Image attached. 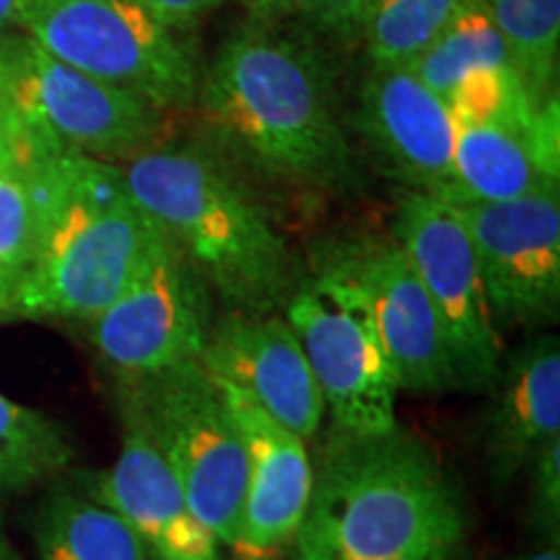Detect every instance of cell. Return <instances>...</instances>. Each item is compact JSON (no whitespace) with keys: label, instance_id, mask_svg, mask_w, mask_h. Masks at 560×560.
Segmentation results:
<instances>
[{"label":"cell","instance_id":"20","mask_svg":"<svg viewBox=\"0 0 560 560\" xmlns=\"http://www.w3.org/2000/svg\"><path fill=\"white\" fill-rule=\"evenodd\" d=\"M511 62L506 39L480 0H462L444 32L412 62V70L441 100L459 86L475 70Z\"/></svg>","mask_w":560,"mask_h":560},{"label":"cell","instance_id":"12","mask_svg":"<svg viewBox=\"0 0 560 560\" xmlns=\"http://www.w3.org/2000/svg\"><path fill=\"white\" fill-rule=\"evenodd\" d=\"M495 330H548L560 317V190L459 202Z\"/></svg>","mask_w":560,"mask_h":560},{"label":"cell","instance_id":"17","mask_svg":"<svg viewBox=\"0 0 560 560\" xmlns=\"http://www.w3.org/2000/svg\"><path fill=\"white\" fill-rule=\"evenodd\" d=\"M490 395L482 454L490 480L511 486L545 444L560 439L558 335L540 332L503 353Z\"/></svg>","mask_w":560,"mask_h":560},{"label":"cell","instance_id":"4","mask_svg":"<svg viewBox=\"0 0 560 560\" xmlns=\"http://www.w3.org/2000/svg\"><path fill=\"white\" fill-rule=\"evenodd\" d=\"M122 172L138 206L226 312H283L301 283L291 244L219 151L161 143Z\"/></svg>","mask_w":560,"mask_h":560},{"label":"cell","instance_id":"28","mask_svg":"<svg viewBox=\"0 0 560 560\" xmlns=\"http://www.w3.org/2000/svg\"><path fill=\"white\" fill-rule=\"evenodd\" d=\"M140 3L174 30L192 32L202 16H208L210 11L219 9L226 0H140Z\"/></svg>","mask_w":560,"mask_h":560},{"label":"cell","instance_id":"10","mask_svg":"<svg viewBox=\"0 0 560 560\" xmlns=\"http://www.w3.org/2000/svg\"><path fill=\"white\" fill-rule=\"evenodd\" d=\"M317 270L340 278L361 301L402 392L465 389L429 293L392 236L363 234L327 244Z\"/></svg>","mask_w":560,"mask_h":560},{"label":"cell","instance_id":"8","mask_svg":"<svg viewBox=\"0 0 560 560\" xmlns=\"http://www.w3.org/2000/svg\"><path fill=\"white\" fill-rule=\"evenodd\" d=\"M283 317L304 348L332 429L382 433L400 425V382L361 301L340 278L314 268L291 293Z\"/></svg>","mask_w":560,"mask_h":560},{"label":"cell","instance_id":"32","mask_svg":"<svg viewBox=\"0 0 560 560\" xmlns=\"http://www.w3.org/2000/svg\"><path fill=\"white\" fill-rule=\"evenodd\" d=\"M509 560H560V540H540L532 550H522Z\"/></svg>","mask_w":560,"mask_h":560},{"label":"cell","instance_id":"2","mask_svg":"<svg viewBox=\"0 0 560 560\" xmlns=\"http://www.w3.org/2000/svg\"><path fill=\"white\" fill-rule=\"evenodd\" d=\"M457 486L408 429L327 433L296 560H454L467 550Z\"/></svg>","mask_w":560,"mask_h":560},{"label":"cell","instance_id":"27","mask_svg":"<svg viewBox=\"0 0 560 560\" xmlns=\"http://www.w3.org/2000/svg\"><path fill=\"white\" fill-rule=\"evenodd\" d=\"M369 0H293L291 11L306 26L338 42H359L363 11Z\"/></svg>","mask_w":560,"mask_h":560},{"label":"cell","instance_id":"13","mask_svg":"<svg viewBox=\"0 0 560 560\" xmlns=\"http://www.w3.org/2000/svg\"><path fill=\"white\" fill-rule=\"evenodd\" d=\"M353 125L371 159L405 190L450 200L457 122L412 68H371Z\"/></svg>","mask_w":560,"mask_h":560},{"label":"cell","instance_id":"1","mask_svg":"<svg viewBox=\"0 0 560 560\" xmlns=\"http://www.w3.org/2000/svg\"><path fill=\"white\" fill-rule=\"evenodd\" d=\"M195 107L223 151L262 177L312 192L353 185L335 73L310 39L260 21L234 32L202 66Z\"/></svg>","mask_w":560,"mask_h":560},{"label":"cell","instance_id":"31","mask_svg":"<svg viewBox=\"0 0 560 560\" xmlns=\"http://www.w3.org/2000/svg\"><path fill=\"white\" fill-rule=\"evenodd\" d=\"M236 3H242L255 21H268L280 13H289L293 0H236Z\"/></svg>","mask_w":560,"mask_h":560},{"label":"cell","instance_id":"7","mask_svg":"<svg viewBox=\"0 0 560 560\" xmlns=\"http://www.w3.org/2000/svg\"><path fill=\"white\" fill-rule=\"evenodd\" d=\"M0 102L42 143L128 164L166 143L170 112L91 79L45 52L24 32L0 34Z\"/></svg>","mask_w":560,"mask_h":560},{"label":"cell","instance_id":"19","mask_svg":"<svg viewBox=\"0 0 560 560\" xmlns=\"http://www.w3.org/2000/svg\"><path fill=\"white\" fill-rule=\"evenodd\" d=\"M39 560H151L128 522L86 488H55L34 511Z\"/></svg>","mask_w":560,"mask_h":560},{"label":"cell","instance_id":"34","mask_svg":"<svg viewBox=\"0 0 560 560\" xmlns=\"http://www.w3.org/2000/svg\"><path fill=\"white\" fill-rule=\"evenodd\" d=\"M454 560H472V558H470V552L465 550V552H462V556H457V558H454Z\"/></svg>","mask_w":560,"mask_h":560},{"label":"cell","instance_id":"35","mask_svg":"<svg viewBox=\"0 0 560 560\" xmlns=\"http://www.w3.org/2000/svg\"><path fill=\"white\" fill-rule=\"evenodd\" d=\"M244 560H252V558H244ZM262 560H268V558H262Z\"/></svg>","mask_w":560,"mask_h":560},{"label":"cell","instance_id":"3","mask_svg":"<svg viewBox=\"0 0 560 560\" xmlns=\"http://www.w3.org/2000/svg\"><path fill=\"white\" fill-rule=\"evenodd\" d=\"M21 166L37 206V249L11 312L94 319L149 270L166 236L130 195L122 164L50 143Z\"/></svg>","mask_w":560,"mask_h":560},{"label":"cell","instance_id":"9","mask_svg":"<svg viewBox=\"0 0 560 560\" xmlns=\"http://www.w3.org/2000/svg\"><path fill=\"white\" fill-rule=\"evenodd\" d=\"M389 236L400 244L436 310L462 387L490 392L499 380L503 340L490 317L472 240L452 202L402 190Z\"/></svg>","mask_w":560,"mask_h":560},{"label":"cell","instance_id":"5","mask_svg":"<svg viewBox=\"0 0 560 560\" xmlns=\"http://www.w3.org/2000/svg\"><path fill=\"white\" fill-rule=\"evenodd\" d=\"M115 387L120 416L156 446L215 540L234 548L247 457L219 382L192 361Z\"/></svg>","mask_w":560,"mask_h":560},{"label":"cell","instance_id":"22","mask_svg":"<svg viewBox=\"0 0 560 560\" xmlns=\"http://www.w3.org/2000/svg\"><path fill=\"white\" fill-rule=\"evenodd\" d=\"M73 457V444L58 420L0 392V490L58 478Z\"/></svg>","mask_w":560,"mask_h":560},{"label":"cell","instance_id":"33","mask_svg":"<svg viewBox=\"0 0 560 560\" xmlns=\"http://www.w3.org/2000/svg\"><path fill=\"white\" fill-rule=\"evenodd\" d=\"M0 560H19L16 558V550H13V545L9 542V537H5L3 524H0Z\"/></svg>","mask_w":560,"mask_h":560},{"label":"cell","instance_id":"24","mask_svg":"<svg viewBox=\"0 0 560 560\" xmlns=\"http://www.w3.org/2000/svg\"><path fill=\"white\" fill-rule=\"evenodd\" d=\"M37 249V206L24 166L0 170V314L13 301L32 268Z\"/></svg>","mask_w":560,"mask_h":560},{"label":"cell","instance_id":"25","mask_svg":"<svg viewBox=\"0 0 560 560\" xmlns=\"http://www.w3.org/2000/svg\"><path fill=\"white\" fill-rule=\"evenodd\" d=\"M454 122L462 125H501V128H522L535 122L537 104L524 86L522 75L511 62L475 70L457 89L446 96Z\"/></svg>","mask_w":560,"mask_h":560},{"label":"cell","instance_id":"16","mask_svg":"<svg viewBox=\"0 0 560 560\" xmlns=\"http://www.w3.org/2000/svg\"><path fill=\"white\" fill-rule=\"evenodd\" d=\"M120 420L117 459L107 470L81 478V488L130 524L151 560H223V545L195 514L185 488L156 446L130 418L120 416Z\"/></svg>","mask_w":560,"mask_h":560},{"label":"cell","instance_id":"6","mask_svg":"<svg viewBox=\"0 0 560 560\" xmlns=\"http://www.w3.org/2000/svg\"><path fill=\"white\" fill-rule=\"evenodd\" d=\"M24 34L66 66L170 115L198 104L202 62L192 32L164 24L140 0H42Z\"/></svg>","mask_w":560,"mask_h":560},{"label":"cell","instance_id":"30","mask_svg":"<svg viewBox=\"0 0 560 560\" xmlns=\"http://www.w3.org/2000/svg\"><path fill=\"white\" fill-rule=\"evenodd\" d=\"M42 0H0V34L24 32L26 21L39 9Z\"/></svg>","mask_w":560,"mask_h":560},{"label":"cell","instance_id":"14","mask_svg":"<svg viewBox=\"0 0 560 560\" xmlns=\"http://www.w3.org/2000/svg\"><path fill=\"white\" fill-rule=\"evenodd\" d=\"M200 363L213 380L240 389L306 444L317 439L327 416L325 400L283 312L215 317Z\"/></svg>","mask_w":560,"mask_h":560},{"label":"cell","instance_id":"11","mask_svg":"<svg viewBox=\"0 0 560 560\" xmlns=\"http://www.w3.org/2000/svg\"><path fill=\"white\" fill-rule=\"evenodd\" d=\"M215 299L170 242L120 299L89 319V340L115 384L200 361Z\"/></svg>","mask_w":560,"mask_h":560},{"label":"cell","instance_id":"26","mask_svg":"<svg viewBox=\"0 0 560 560\" xmlns=\"http://www.w3.org/2000/svg\"><path fill=\"white\" fill-rule=\"evenodd\" d=\"M524 475H527V524L540 540H560V439L545 444Z\"/></svg>","mask_w":560,"mask_h":560},{"label":"cell","instance_id":"18","mask_svg":"<svg viewBox=\"0 0 560 560\" xmlns=\"http://www.w3.org/2000/svg\"><path fill=\"white\" fill-rule=\"evenodd\" d=\"M560 104L545 102L522 128L462 125L454 143L452 206L506 202L560 190Z\"/></svg>","mask_w":560,"mask_h":560},{"label":"cell","instance_id":"21","mask_svg":"<svg viewBox=\"0 0 560 560\" xmlns=\"http://www.w3.org/2000/svg\"><path fill=\"white\" fill-rule=\"evenodd\" d=\"M511 52V66L537 104L558 96L560 0H480Z\"/></svg>","mask_w":560,"mask_h":560},{"label":"cell","instance_id":"23","mask_svg":"<svg viewBox=\"0 0 560 560\" xmlns=\"http://www.w3.org/2000/svg\"><path fill=\"white\" fill-rule=\"evenodd\" d=\"M459 5L462 0H369L359 42L371 68H410Z\"/></svg>","mask_w":560,"mask_h":560},{"label":"cell","instance_id":"15","mask_svg":"<svg viewBox=\"0 0 560 560\" xmlns=\"http://www.w3.org/2000/svg\"><path fill=\"white\" fill-rule=\"evenodd\" d=\"M219 387L240 429L247 457L242 522L234 550L242 552V558L262 560L296 540L310 506L314 462L304 439L270 418L240 389L223 382Z\"/></svg>","mask_w":560,"mask_h":560},{"label":"cell","instance_id":"29","mask_svg":"<svg viewBox=\"0 0 560 560\" xmlns=\"http://www.w3.org/2000/svg\"><path fill=\"white\" fill-rule=\"evenodd\" d=\"M34 149V138L24 130L19 117L0 102V170L19 164Z\"/></svg>","mask_w":560,"mask_h":560}]
</instances>
